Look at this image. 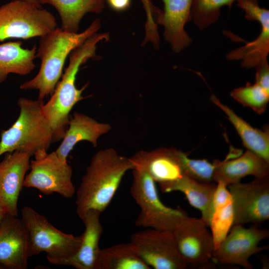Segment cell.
Listing matches in <instances>:
<instances>
[{
	"label": "cell",
	"instance_id": "cell-1",
	"mask_svg": "<svg viewBox=\"0 0 269 269\" xmlns=\"http://www.w3.org/2000/svg\"><path fill=\"white\" fill-rule=\"evenodd\" d=\"M134 168L130 157L112 148L101 150L92 157L76 191V212L80 218L89 210L101 214L108 207L121 181Z\"/></svg>",
	"mask_w": 269,
	"mask_h": 269
},
{
	"label": "cell",
	"instance_id": "cell-2",
	"mask_svg": "<svg viewBox=\"0 0 269 269\" xmlns=\"http://www.w3.org/2000/svg\"><path fill=\"white\" fill-rule=\"evenodd\" d=\"M101 26L100 19L97 18L80 33L69 32L57 27L40 37L36 53V57L41 61L39 72L32 79L21 84L20 88L38 90V100L42 101L45 97L51 96L63 75L67 57L73 50L97 33Z\"/></svg>",
	"mask_w": 269,
	"mask_h": 269
},
{
	"label": "cell",
	"instance_id": "cell-3",
	"mask_svg": "<svg viewBox=\"0 0 269 269\" xmlns=\"http://www.w3.org/2000/svg\"><path fill=\"white\" fill-rule=\"evenodd\" d=\"M109 39L108 33H96L69 55V62L62 79L57 84L51 98L41 106V112L53 132V142L62 139L68 129L69 114L74 106L84 98L82 94L87 84L81 89L76 86L77 74L80 66L96 57L97 45Z\"/></svg>",
	"mask_w": 269,
	"mask_h": 269
},
{
	"label": "cell",
	"instance_id": "cell-4",
	"mask_svg": "<svg viewBox=\"0 0 269 269\" xmlns=\"http://www.w3.org/2000/svg\"><path fill=\"white\" fill-rule=\"evenodd\" d=\"M43 101L20 98L18 117L8 129L0 134V156L20 150L31 156L39 150H47L53 142L51 128L41 112Z\"/></svg>",
	"mask_w": 269,
	"mask_h": 269
},
{
	"label": "cell",
	"instance_id": "cell-5",
	"mask_svg": "<svg viewBox=\"0 0 269 269\" xmlns=\"http://www.w3.org/2000/svg\"><path fill=\"white\" fill-rule=\"evenodd\" d=\"M21 213V219L29 234L30 257L45 253L50 264L58 265L77 252L81 235L75 236L61 231L30 207H23Z\"/></svg>",
	"mask_w": 269,
	"mask_h": 269
},
{
	"label": "cell",
	"instance_id": "cell-6",
	"mask_svg": "<svg viewBox=\"0 0 269 269\" xmlns=\"http://www.w3.org/2000/svg\"><path fill=\"white\" fill-rule=\"evenodd\" d=\"M130 193L140 210L135 224L139 227L173 231L187 214L180 208L165 206L160 200L155 182L144 170L134 168Z\"/></svg>",
	"mask_w": 269,
	"mask_h": 269
},
{
	"label": "cell",
	"instance_id": "cell-7",
	"mask_svg": "<svg viewBox=\"0 0 269 269\" xmlns=\"http://www.w3.org/2000/svg\"><path fill=\"white\" fill-rule=\"evenodd\" d=\"M57 27L54 15L29 2L12 0L0 6V41L42 37Z\"/></svg>",
	"mask_w": 269,
	"mask_h": 269
},
{
	"label": "cell",
	"instance_id": "cell-8",
	"mask_svg": "<svg viewBox=\"0 0 269 269\" xmlns=\"http://www.w3.org/2000/svg\"><path fill=\"white\" fill-rule=\"evenodd\" d=\"M34 156L24 187L35 188L47 195L56 193L67 198L73 197L75 189L72 181V167L63 161L55 151L48 153L39 150Z\"/></svg>",
	"mask_w": 269,
	"mask_h": 269
},
{
	"label": "cell",
	"instance_id": "cell-9",
	"mask_svg": "<svg viewBox=\"0 0 269 269\" xmlns=\"http://www.w3.org/2000/svg\"><path fill=\"white\" fill-rule=\"evenodd\" d=\"M130 242L151 269H185L189 266L177 249L172 231L146 228L134 233Z\"/></svg>",
	"mask_w": 269,
	"mask_h": 269
},
{
	"label": "cell",
	"instance_id": "cell-10",
	"mask_svg": "<svg viewBox=\"0 0 269 269\" xmlns=\"http://www.w3.org/2000/svg\"><path fill=\"white\" fill-rule=\"evenodd\" d=\"M228 186L232 199L233 225H256L269 219V176Z\"/></svg>",
	"mask_w": 269,
	"mask_h": 269
},
{
	"label": "cell",
	"instance_id": "cell-11",
	"mask_svg": "<svg viewBox=\"0 0 269 269\" xmlns=\"http://www.w3.org/2000/svg\"><path fill=\"white\" fill-rule=\"evenodd\" d=\"M208 227L201 219L183 217L172 231L177 249L189 266H212L214 245Z\"/></svg>",
	"mask_w": 269,
	"mask_h": 269
},
{
	"label": "cell",
	"instance_id": "cell-12",
	"mask_svg": "<svg viewBox=\"0 0 269 269\" xmlns=\"http://www.w3.org/2000/svg\"><path fill=\"white\" fill-rule=\"evenodd\" d=\"M269 232L261 229L256 225L246 228L242 225H234L225 238L213 252L214 263L222 265H236L247 269L253 266L249 258L253 255L268 249L259 246V243L268 237Z\"/></svg>",
	"mask_w": 269,
	"mask_h": 269
},
{
	"label": "cell",
	"instance_id": "cell-13",
	"mask_svg": "<svg viewBox=\"0 0 269 269\" xmlns=\"http://www.w3.org/2000/svg\"><path fill=\"white\" fill-rule=\"evenodd\" d=\"M30 242L21 219L9 214L0 224V269H26Z\"/></svg>",
	"mask_w": 269,
	"mask_h": 269
},
{
	"label": "cell",
	"instance_id": "cell-14",
	"mask_svg": "<svg viewBox=\"0 0 269 269\" xmlns=\"http://www.w3.org/2000/svg\"><path fill=\"white\" fill-rule=\"evenodd\" d=\"M30 156L27 152L15 150L5 153L0 161V204L13 216L18 215V198L30 169Z\"/></svg>",
	"mask_w": 269,
	"mask_h": 269
},
{
	"label": "cell",
	"instance_id": "cell-15",
	"mask_svg": "<svg viewBox=\"0 0 269 269\" xmlns=\"http://www.w3.org/2000/svg\"><path fill=\"white\" fill-rule=\"evenodd\" d=\"M182 152L174 147L159 148L140 150L130 158L134 168L144 170L160 186L174 182L185 175Z\"/></svg>",
	"mask_w": 269,
	"mask_h": 269
},
{
	"label": "cell",
	"instance_id": "cell-16",
	"mask_svg": "<svg viewBox=\"0 0 269 269\" xmlns=\"http://www.w3.org/2000/svg\"><path fill=\"white\" fill-rule=\"evenodd\" d=\"M163 10L156 19L157 23L164 27L163 36L172 50L179 53L192 42L185 30V24L191 20L193 0H162Z\"/></svg>",
	"mask_w": 269,
	"mask_h": 269
},
{
	"label": "cell",
	"instance_id": "cell-17",
	"mask_svg": "<svg viewBox=\"0 0 269 269\" xmlns=\"http://www.w3.org/2000/svg\"><path fill=\"white\" fill-rule=\"evenodd\" d=\"M101 213L91 210L80 218L85 225V230L79 248L74 255L64 260L58 265L73 267L77 269H96L101 249L99 241L103 229L100 220Z\"/></svg>",
	"mask_w": 269,
	"mask_h": 269
},
{
	"label": "cell",
	"instance_id": "cell-18",
	"mask_svg": "<svg viewBox=\"0 0 269 269\" xmlns=\"http://www.w3.org/2000/svg\"><path fill=\"white\" fill-rule=\"evenodd\" d=\"M213 180L228 186L240 182L243 177L269 176V162L249 150L239 157L224 161L215 160Z\"/></svg>",
	"mask_w": 269,
	"mask_h": 269
},
{
	"label": "cell",
	"instance_id": "cell-19",
	"mask_svg": "<svg viewBox=\"0 0 269 269\" xmlns=\"http://www.w3.org/2000/svg\"><path fill=\"white\" fill-rule=\"evenodd\" d=\"M111 128L108 123L99 122L86 115L75 112L69 120L62 141L55 152L63 161L67 162V157L77 143L86 140L96 147L98 138L108 133Z\"/></svg>",
	"mask_w": 269,
	"mask_h": 269
},
{
	"label": "cell",
	"instance_id": "cell-20",
	"mask_svg": "<svg viewBox=\"0 0 269 269\" xmlns=\"http://www.w3.org/2000/svg\"><path fill=\"white\" fill-rule=\"evenodd\" d=\"M250 20L258 21L261 25L260 33L254 40L231 50L226 55L228 60L241 61L243 68H256L268 61L269 53V10L264 7L251 15Z\"/></svg>",
	"mask_w": 269,
	"mask_h": 269
},
{
	"label": "cell",
	"instance_id": "cell-21",
	"mask_svg": "<svg viewBox=\"0 0 269 269\" xmlns=\"http://www.w3.org/2000/svg\"><path fill=\"white\" fill-rule=\"evenodd\" d=\"M217 184L196 180L184 175L170 183L160 185L162 192L180 191L186 197L189 203L201 213V219L209 227L213 213V198Z\"/></svg>",
	"mask_w": 269,
	"mask_h": 269
},
{
	"label": "cell",
	"instance_id": "cell-22",
	"mask_svg": "<svg viewBox=\"0 0 269 269\" xmlns=\"http://www.w3.org/2000/svg\"><path fill=\"white\" fill-rule=\"evenodd\" d=\"M210 100L224 112L248 150L269 162V130H263L252 127L228 106L223 104L214 94L211 95Z\"/></svg>",
	"mask_w": 269,
	"mask_h": 269
},
{
	"label": "cell",
	"instance_id": "cell-23",
	"mask_svg": "<svg viewBox=\"0 0 269 269\" xmlns=\"http://www.w3.org/2000/svg\"><path fill=\"white\" fill-rule=\"evenodd\" d=\"M21 41H9L0 44V83L10 74L25 76L35 68L37 47L24 48Z\"/></svg>",
	"mask_w": 269,
	"mask_h": 269
},
{
	"label": "cell",
	"instance_id": "cell-24",
	"mask_svg": "<svg viewBox=\"0 0 269 269\" xmlns=\"http://www.w3.org/2000/svg\"><path fill=\"white\" fill-rule=\"evenodd\" d=\"M40 4H49L58 12L61 28L78 33L84 16L88 13H101L105 7L104 0H36Z\"/></svg>",
	"mask_w": 269,
	"mask_h": 269
},
{
	"label": "cell",
	"instance_id": "cell-25",
	"mask_svg": "<svg viewBox=\"0 0 269 269\" xmlns=\"http://www.w3.org/2000/svg\"><path fill=\"white\" fill-rule=\"evenodd\" d=\"M131 242L101 249L96 269H150Z\"/></svg>",
	"mask_w": 269,
	"mask_h": 269
},
{
	"label": "cell",
	"instance_id": "cell-26",
	"mask_svg": "<svg viewBox=\"0 0 269 269\" xmlns=\"http://www.w3.org/2000/svg\"><path fill=\"white\" fill-rule=\"evenodd\" d=\"M237 0H193L191 18L198 29L202 30L219 19L222 7L230 8Z\"/></svg>",
	"mask_w": 269,
	"mask_h": 269
},
{
	"label": "cell",
	"instance_id": "cell-27",
	"mask_svg": "<svg viewBox=\"0 0 269 269\" xmlns=\"http://www.w3.org/2000/svg\"><path fill=\"white\" fill-rule=\"evenodd\" d=\"M231 96L242 105L259 114L264 113L269 102V93L256 83H247L245 86L234 89Z\"/></svg>",
	"mask_w": 269,
	"mask_h": 269
},
{
	"label": "cell",
	"instance_id": "cell-28",
	"mask_svg": "<svg viewBox=\"0 0 269 269\" xmlns=\"http://www.w3.org/2000/svg\"><path fill=\"white\" fill-rule=\"evenodd\" d=\"M232 201L214 207L209 227L211 228L214 250L228 235L233 225Z\"/></svg>",
	"mask_w": 269,
	"mask_h": 269
},
{
	"label": "cell",
	"instance_id": "cell-29",
	"mask_svg": "<svg viewBox=\"0 0 269 269\" xmlns=\"http://www.w3.org/2000/svg\"><path fill=\"white\" fill-rule=\"evenodd\" d=\"M182 165L185 175L200 182H212L215 164L205 159H194L182 152Z\"/></svg>",
	"mask_w": 269,
	"mask_h": 269
},
{
	"label": "cell",
	"instance_id": "cell-30",
	"mask_svg": "<svg viewBox=\"0 0 269 269\" xmlns=\"http://www.w3.org/2000/svg\"><path fill=\"white\" fill-rule=\"evenodd\" d=\"M143 7L146 13L147 20L145 24L146 32L152 34L157 31L156 22L153 18V14L156 15L157 17L162 12V10L154 6L152 3L151 0H141Z\"/></svg>",
	"mask_w": 269,
	"mask_h": 269
},
{
	"label": "cell",
	"instance_id": "cell-31",
	"mask_svg": "<svg viewBox=\"0 0 269 269\" xmlns=\"http://www.w3.org/2000/svg\"><path fill=\"white\" fill-rule=\"evenodd\" d=\"M256 70L255 82L268 93H269V65L264 62L255 68Z\"/></svg>",
	"mask_w": 269,
	"mask_h": 269
},
{
	"label": "cell",
	"instance_id": "cell-32",
	"mask_svg": "<svg viewBox=\"0 0 269 269\" xmlns=\"http://www.w3.org/2000/svg\"><path fill=\"white\" fill-rule=\"evenodd\" d=\"M109 5L115 10L120 11L127 9L131 4V0H107Z\"/></svg>",
	"mask_w": 269,
	"mask_h": 269
},
{
	"label": "cell",
	"instance_id": "cell-33",
	"mask_svg": "<svg viewBox=\"0 0 269 269\" xmlns=\"http://www.w3.org/2000/svg\"><path fill=\"white\" fill-rule=\"evenodd\" d=\"M8 214V213L7 212L5 209L0 204V224L6 215Z\"/></svg>",
	"mask_w": 269,
	"mask_h": 269
},
{
	"label": "cell",
	"instance_id": "cell-34",
	"mask_svg": "<svg viewBox=\"0 0 269 269\" xmlns=\"http://www.w3.org/2000/svg\"><path fill=\"white\" fill-rule=\"evenodd\" d=\"M22 0V1H27V2H30L31 3H33L35 5H36V6H38V7H42L41 5H40L37 1L36 0Z\"/></svg>",
	"mask_w": 269,
	"mask_h": 269
}]
</instances>
